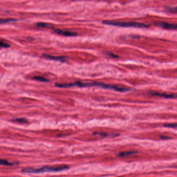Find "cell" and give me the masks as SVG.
<instances>
[{
  "label": "cell",
  "instance_id": "cell-1",
  "mask_svg": "<svg viewBox=\"0 0 177 177\" xmlns=\"http://www.w3.org/2000/svg\"><path fill=\"white\" fill-rule=\"evenodd\" d=\"M55 86L59 88H68L70 87L78 86L80 87H87L97 86L104 88V89H110L111 85L106 84L104 83H82L80 82H75L74 83H68V84H55Z\"/></svg>",
  "mask_w": 177,
  "mask_h": 177
},
{
  "label": "cell",
  "instance_id": "cell-2",
  "mask_svg": "<svg viewBox=\"0 0 177 177\" xmlns=\"http://www.w3.org/2000/svg\"><path fill=\"white\" fill-rule=\"evenodd\" d=\"M70 168L68 166H60L56 167H43L39 169L35 168H25L22 170L24 173H41L45 172H58L68 169Z\"/></svg>",
  "mask_w": 177,
  "mask_h": 177
},
{
  "label": "cell",
  "instance_id": "cell-3",
  "mask_svg": "<svg viewBox=\"0 0 177 177\" xmlns=\"http://www.w3.org/2000/svg\"><path fill=\"white\" fill-rule=\"evenodd\" d=\"M103 23L106 25L111 26H118L121 27H134V28H148V26L145 24L136 22H120L111 21V20H104Z\"/></svg>",
  "mask_w": 177,
  "mask_h": 177
},
{
  "label": "cell",
  "instance_id": "cell-4",
  "mask_svg": "<svg viewBox=\"0 0 177 177\" xmlns=\"http://www.w3.org/2000/svg\"><path fill=\"white\" fill-rule=\"evenodd\" d=\"M148 94L154 96L161 97H164V98L167 99L174 98L177 97V94L159 93V92H156V91H150L148 93Z\"/></svg>",
  "mask_w": 177,
  "mask_h": 177
},
{
  "label": "cell",
  "instance_id": "cell-5",
  "mask_svg": "<svg viewBox=\"0 0 177 177\" xmlns=\"http://www.w3.org/2000/svg\"><path fill=\"white\" fill-rule=\"evenodd\" d=\"M156 26L165 29L177 30V24H170L164 22H158L156 23Z\"/></svg>",
  "mask_w": 177,
  "mask_h": 177
},
{
  "label": "cell",
  "instance_id": "cell-6",
  "mask_svg": "<svg viewBox=\"0 0 177 177\" xmlns=\"http://www.w3.org/2000/svg\"><path fill=\"white\" fill-rule=\"evenodd\" d=\"M54 32L56 33L61 36H75L77 35V33L76 32L61 29L54 30Z\"/></svg>",
  "mask_w": 177,
  "mask_h": 177
},
{
  "label": "cell",
  "instance_id": "cell-7",
  "mask_svg": "<svg viewBox=\"0 0 177 177\" xmlns=\"http://www.w3.org/2000/svg\"><path fill=\"white\" fill-rule=\"evenodd\" d=\"M42 56L46 59L52 60L61 61V62H65L66 61V58L64 57H62V56H53L47 55V54H43Z\"/></svg>",
  "mask_w": 177,
  "mask_h": 177
},
{
  "label": "cell",
  "instance_id": "cell-8",
  "mask_svg": "<svg viewBox=\"0 0 177 177\" xmlns=\"http://www.w3.org/2000/svg\"><path fill=\"white\" fill-rule=\"evenodd\" d=\"M19 164V162H10L6 159H1L0 158V165L7 166H12L18 165Z\"/></svg>",
  "mask_w": 177,
  "mask_h": 177
},
{
  "label": "cell",
  "instance_id": "cell-9",
  "mask_svg": "<svg viewBox=\"0 0 177 177\" xmlns=\"http://www.w3.org/2000/svg\"><path fill=\"white\" fill-rule=\"evenodd\" d=\"M36 26L38 27L43 28H48L51 29L53 28V26H52L50 24L44 23V22H38L36 24Z\"/></svg>",
  "mask_w": 177,
  "mask_h": 177
},
{
  "label": "cell",
  "instance_id": "cell-10",
  "mask_svg": "<svg viewBox=\"0 0 177 177\" xmlns=\"http://www.w3.org/2000/svg\"><path fill=\"white\" fill-rule=\"evenodd\" d=\"M137 153V151H127L124 152H121L118 154V156L119 157H124L126 156L130 155H133Z\"/></svg>",
  "mask_w": 177,
  "mask_h": 177
},
{
  "label": "cell",
  "instance_id": "cell-11",
  "mask_svg": "<svg viewBox=\"0 0 177 177\" xmlns=\"http://www.w3.org/2000/svg\"><path fill=\"white\" fill-rule=\"evenodd\" d=\"M17 20L14 18H7V19H0V24H6L10 22H14Z\"/></svg>",
  "mask_w": 177,
  "mask_h": 177
},
{
  "label": "cell",
  "instance_id": "cell-12",
  "mask_svg": "<svg viewBox=\"0 0 177 177\" xmlns=\"http://www.w3.org/2000/svg\"><path fill=\"white\" fill-rule=\"evenodd\" d=\"M33 79L36 80V81H40V82H48L49 80L48 79H46L45 77H33Z\"/></svg>",
  "mask_w": 177,
  "mask_h": 177
},
{
  "label": "cell",
  "instance_id": "cell-13",
  "mask_svg": "<svg viewBox=\"0 0 177 177\" xmlns=\"http://www.w3.org/2000/svg\"><path fill=\"white\" fill-rule=\"evenodd\" d=\"M13 121L15 122H18V123H25L27 122V120L25 119V118H15L13 120Z\"/></svg>",
  "mask_w": 177,
  "mask_h": 177
},
{
  "label": "cell",
  "instance_id": "cell-14",
  "mask_svg": "<svg viewBox=\"0 0 177 177\" xmlns=\"http://www.w3.org/2000/svg\"><path fill=\"white\" fill-rule=\"evenodd\" d=\"M10 45L9 44L0 41V48H9Z\"/></svg>",
  "mask_w": 177,
  "mask_h": 177
},
{
  "label": "cell",
  "instance_id": "cell-15",
  "mask_svg": "<svg viewBox=\"0 0 177 177\" xmlns=\"http://www.w3.org/2000/svg\"><path fill=\"white\" fill-rule=\"evenodd\" d=\"M93 134L94 135H98L99 136L103 137L110 136L109 134H108L107 133H106V132H94Z\"/></svg>",
  "mask_w": 177,
  "mask_h": 177
},
{
  "label": "cell",
  "instance_id": "cell-16",
  "mask_svg": "<svg viewBox=\"0 0 177 177\" xmlns=\"http://www.w3.org/2000/svg\"><path fill=\"white\" fill-rule=\"evenodd\" d=\"M166 9L168 12L173 13H177V7H167Z\"/></svg>",
  "mask_w": 177,
  "mask_h": 177
},
{
  "label": "cell",
  "instance_id": "cell-17",
  "mask_svg": "<svg viewBox=\"0 0 177 177\" xmlns=\"http://www.w3.org/2000/svg\"><path fill=\"white\" fill-rule=\"evenodd\" d=\"M164 126L169 128H177V123L175 124H166Z\"/></svg>",
  "mask_w": 177,
  "mask_h": 177
},
{
  "label": "cell",
  "instance_id": "cell-18",
  "mask_svg": "<svg viewBox=\"0 0 177 177\" xmlns=\"http://www.w3.org/2000/svg\"><path fill=\"white\" fill-rule=\"evenodd\" d=\"M106 55H107L109 56H110V57H113V58H117V57H118V56L115 55V54L110 53H106Z\"/></svg>",
  "mask_w": 177,
  "mask_h": 177
}]
</instances>
